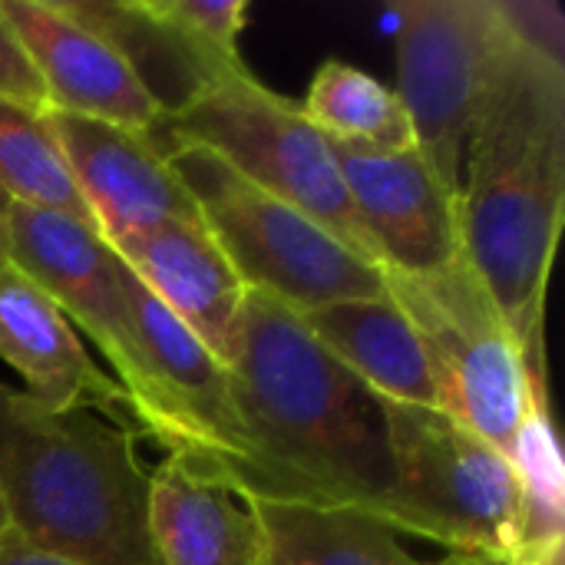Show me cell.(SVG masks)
<instances>
[{
    "label": "cell",
    "mask_w": 565,
    "mask_h": 565,
    "mask_svg": "<svg viewBox=\"0 0 565 565\" xmlns=\"http://www.w3.org/2000/svg\"><path fill=\"white\" fill-rule=\"evenodd\" d=\"M298 318L381 401L437 407V387L424 344L391 298L338 301Z\"/></svg>",
    "instance_id": "ac0fdd59"
},
{
    "label": "cell",
    "mask_w": 565,
    "mask_h": 565,
    "mask_svg": "<svg viewBox=\"0 0 565 565\" xmlns=\"http://www.w3.org/2000/svg\"><path fill=\"white\" fill-rule=\"evenodd\" d=\"M129 324L139 358V387L129 401L136 434L199 477L255 500V460L238 420L225 364L129 271L119 258Z\"/></svg>",
    "instance_id": "ba28073f"
},
{
    "label": "cell",
    "mask_w": 565,
    "mask_h": 565,
    "mask_svg": "<svg viewBox=\"0 0 565 565\" xmlns=\"http://www.w3.org/2000/svg\"><path fill=\"white\" fill-rule=\"evenodd\" d=\"M0 13L40 73L50 109L136 132L156 129L162 113L122 56L56 0H0Z\"/></svg>",
    "instance_id": "4fadbf2b"
},
{
    "label": "cell",
    "mask_w": 565,
    "mask_h": 565,
    "mask_svg": "<svg viewBox=\"0 0 565 565\" xmlns=\"http://www.w3.org/2000/svg\"><path fill=\"white\" fill-rule=\"evenodd\" d=\"M60 10L103 36L162 116L185 109L215 83L248 70L199 43L162 0H60Z\"/></svg>",
    "instance_id": "2e32d148"
},
{
    "label": "cell",
    "mask_w": 565,
    "mask_h": 565,
    "mask_svg": "<svg viewBox=\"0 0 565 565\" xmlns=\"http://www.w3.org/2000/svg\"><path fill=\"white\" fill-rule=\"evenodd\" d=\"M394 500L387 526L450 553L516 563L520 487L507 454L437 407L384 401Z\"/></svg>",
    "instance_id": "8992f818"
},
{
    "label": "cell",
    "mask_w": 565,
    "mask_h": 565,
    "mask_svg": "<svg viewBox=\"0 0 565 565\" xmlns=\"http://www.w3.org/2000/svg\"><path fill=\"white\" fill-rule=\"evenodd\" d=\"M136 427L93 411L53 414L0 381V500L7 526L76 565H159L149 470Z\"/></svg>",
    "instance_id": "3957f363"
},
{
    "label": "cell",
    "mask_w": 565,
    "mask_h": 565,
    "mask_svg": "<svg viewBox=\"0 0 565 565\" xmlns=\"http://www.w3.org/2000/svg\"><path fill=\"white\" fill-rule=\"evenodd\" d=\"M271 546V565H440L417 559L377 516L252 503Z\"/></svg>",
    "instance_id": "ffe728a7"
},
{
    "label": "cell",
    "mask_w": 565,
    "mask_h": 565,
    "mask_svg": "<svg viewBox=\"0 0 565 565\" xmlns=\"http://www.w3.org/2000/svg\"><path fill=\"white\" fill-rule=\"evenodd\" d=\"M483 565H510V563H503V559H490V556H483Z\"/></svg>",
    "instance_id": "f546056e"
},
{
    "label": "cell",
    "mask_w": 565,
    "mask_h": 565,
    "mask_svg": "<svg viewBox=\"0 0 565 565\" xmlns=\"http://www.w3.org/2000/svg\"><path fill=\"white\" fill-rule=\"evenodd\" d=\"M530 411L516 434L510 463L520 487V553L510 565H563L565 533V470L556 440L543 341L530 351Z\"/></svg>",
    "instance_id": "d6986e66"
},
{
    "label": "cell",
    "mask_w": 565,
    "mask_h": 565,
    "mask_svg": "<svg viewBox=\"0 0 565 565\" xmlns=\"http://www.w3.org/2000/svg\"><path fill=\"white\" fill-rule=\"evenodd\" d=\"M149 540L159 565H271L255 507L175 457L149 473Z\"/></svg>",
    "instance_id": "e0dca14e"
},
{
    "label": "cell",
    "mask_w": 565,
    "mask_h": 565,
    "mask_svg": "<svg viewBox=\"0 0 565 565\" xmlns=\"http://www.w3.org/2000/svg\"><path fill=\"white\" fill-rule=\"evenodd\" d=\"M222 364L252 444V503L358 510L387 523L394 460L384 401L291 308L248 291Z\"/></svg>",
    "instance_id": "6da1fadb"
},
{
    "label": "cell",
    "mask_w": 565,
    "mask_h": 565,
    "mask_svg": "<svg viewBox=\"0 0 565 565\" xmlns=\"http://www.w3.org/2000/svg\"><path fill=\"white\" fill-rule=\"evenodd\" d=\"M513 40L565 70V20L553 0H497Z\"/></svg>",
    "instance_id": "cb8c5ba5"
},
{
    "label": "cell",
    "mask_w": 565,
    "mask_h": 565,
    "mask_svg": "<svg viewBox=\"0 0 565 565\" xmlns=\"http://www.w3.org/2000/svg\"><path fill=\"white\" fill-rule=\"evenodd\" d=\"M397 99L414 126V149L460 192L477 119L513 50L497 0L397 3Z\"/></svg>",
    "instance_id": "9c48e42d"
},
{
    "label": "cell",
    "mask_w": 565,
    "mask_h": 565,
    "mask_svg": "<svg viewBox=\"0 0 565 565\" xmlns=\"http://www.w3.org/2000/svg\"><path fill=\"white\" fill-rule=\"evenodd\" d=\"M156 142H199L242 179L324 225L364 262L381 268L331 142L305 119L301 106L271 93L248 70L215 83L185 109L162 116L149 132Z\"/></svg>",
    "instance_id": "5b68a950"
},
{
    "label": "cell",
    "mask_w": 565,
    "mask_h": 565,
    "mask_svg": "<svg viewBox=\"0 0 565 565\" xmlns=\"http://www.w3.org/2000/svg\"><path fill=\"white\" fill-rule=\"evenodd\" d=\"M387 298L414 324L437 387V411L513 454L530 411V351L460 255L434 275L384 271Z\"/></svg>",
    "instance_id": "52a82bcc"
},
{
    "label": "cell",
    "mask_w": 565,
    "mask_h": 565,
    "mask_svg": "<svg viewBox=\"0 0 565 565\" xmlns=\"http://www.w3.org/2000/svg\"><path fill=\"white\" fill-rule=\"evenodd\" d=\"M7 262L96 344L129 404L139 387V358L113 245L79 218L13 202Z\"/></svg>",
    "instance_id": "30bf717a"
},
{
    "label": "cell",
    "mask_w": 565,
    "mask_h": 565,
    "mask_svg": "<svg viewBox=\"0 0 565 565\" xmlns=\"http://www.w3.org/2000/svg\"><path fill=\"white\" fill-rule=\"evenodd\" d=\"M0 361L20 374V391L43 411H93L129 424L122 387L93 364L73 324L13 265L0 268Z\"/></svg>",
    "instance_id": "5bb4252c"
},
{
    "label": "cell",
    "mask_w": 565,
    "mask_h": 565,
    "mask_svg": "<svg viewBox=\"0 0 565 565\" xmlns=\"http://www.w3.org/2000/svg\"><path fill=\"white\" fill-rule=\"evenodd\" d=\"M440 565H483V556H477V553H450Z\"/></svg>",
    "instance_id": "83f0119b"
},
{
    "label": "cell",
    "mask_w": 565,
    "mask_h": 565,
    "mask_svg": "<svg viewBox=\"0 0 565 565\" xmlns=\"http://www.w3.org/2000/svg\"><path fill=\"white\" fill-rule=\"evenodd\" d=\"M298 106L324 139L367 149H414V126L397 93L351 63H321Z\"/></svg>",
    "instance_id": "44dd1931"
},
{
    "label": "cell",
    "mask_w": 565,
    "mask_h": 565,
    "mask_svg": "<svg viewBox=\"0 0 565 565\" xmlns=\"http://www.w3.org/2000/svg\"><path fill=\"white\" fill-rule=\"evenodd\" d=\"M129 271L222 361L248 295L202 222H159L109 242Z\"/></svg>",
    "instance_id": "9a60e30c"
},
{
    "label": "cell",
    "mask_w": 565,
    "mask_h": 565,
    "mask_svg": "<svg viewBox=\"0 0 565 565\" xmlns=\"http://www.w3.org/2000/svg\"><path fill=\"white\" fill-rule=\"evenodd\" d=\"M175 23H182L199 43L222 53L225 60H242L238 36L245 30L248 7L242 0H162Z\"/></svg>",
    "instance_id": "603a6c76"
},
{
    "label": "cell",
    "mask_w": 565,
    "mask_h": 565,
    "mask_svg": "<svg viewBox=\"0 0 565 565\" xmlns=\"http://www.w3.org/2000/svg\"><path fill=\"white\" fill-rule=\"evenodd\" d=\"M0 530H7V513H3V500H0Z\"/></svg>",
    "instance_id": "f1b7e54d"
},
{
    "label": "cell",
    "mask_w": 565,
    "mask_h": 565,
    "mask_svg": "<svg viewBox=\"0 0 565 565\" xmlns=\"http://www.w3.org/2000/svg\"><path fill=\"white\" fill-rule=\"evenodd\" d=\"M0 99L20 103V106L36 109V113H46L50 109L43 79L33 70L23 43L17 40V33L10 30V23L3 20V13H0Z\"/></svg>",
    "instance_id": "d4e9b609"
},
{
    "label": "cell",
    "mask_w": 565,
    "mask_h": 565,
    "mask_svg": "<svg viewBox=\"0 0 565 565\" xmlns=\"http://www.w3.org/2000/svg\"><path fill=\"white\" fill-rule=\"evenodd\" d=\"M0 565H76L70 559H60L46 550H36L33 543H26L20 533H13L10 526L0 530Z\"/></svg>",
    "instance_id": "484cf974"
},
{
    "label": "cell",
    "mask_w": 565,
    "mask_h": 565,
    "mask_svg": "<svg viewBox=\"0 0 565 565\" xmlns=\"http://www.w3.org/2000/svg\"><path fill=\"white\" fill-rule=\"evenodd\" d=\"M0 192L17 205L60 212L96 228L46 116L10 99H0Z\"/></svg>",
    "instance_id": "7402d4cb"
},
{
    "label": "cell",
    "mask_w": 565,
    "mask_h": 565,
    "mask_svg": "<svg viewBox=\"0 0 565 565\" xmlns=\"http://www.w3.org/2000/svg\"><path fill=\"white\" fill-rule=\"evenodd\" d=\"M563 205L565 70L513 43L467 146L457 218L463 258L523 351L543 341Z\"/></svg>",
    "instance_id": "7a4b0ae2"
},
{
    "label": "cell",
    "mask_w": 565,
    "mask_h": 565,
    "mask_svg": "<svg viewBox=\"0 0 565 565\" xmlns=\"http://www.w3.org/2000/svg\"><path fill=\"white\" fill-rule=\"evenodd\" d=\"M156 146L182 175L202 225L248 291L268 295L295 315L338 301L387 298L384 268L364 262L315 218L242 179L212 149L199 142Z\"/></svg>",
    "instance_id": "277c9868"
},
{
    "label": "cell",
    "mask_w": 565,
    "mask_h": 565,
    "mask_svg": "<svg viewBox=\"0 0 565 565\" xmlns=\"http://www.w3.org/2000/svg\"><path fill=\"white\" fill-rule=\"evenodd\" d=\"M43 116L106 242L159 222H202L192 192L149 132L56 109Z\"/></svg>",
    "instance_id": "7c38bea8"
},
{
    "label": "cell",
    "mask_w": 565,
    "mask_h": 565,
    "mask_svg": "<svg viewBox=\"0 0 565 565\" xmlns=\"http://www.w3.org/2000/svg\"><path fill=\"white\" fill-rule=\"evenodd\" d=\"M328 142L384 271L434 275L463 255L457 192L417 149Z\"/></svg>",
    "instance_id": "8fae6325"
},
{
    "label": "cell",
    "mask_w": 565,
    "mask_h": 565,
    "mask_svg": "<svg viewBox=\"0 0 565 565\" xmlns=\"http://www.w3.org/2000/svg\"><path fill=\"white\" fill-rule=\"evenodd\" d=\"M10 205L13 202L0 192V268L10 265L7 262V255H10Z\"/></svg>",
    "instance_id": "4316f807"
}]
</instances>
